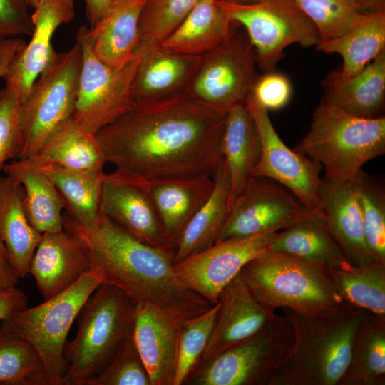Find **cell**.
Returning a JSON list of instances; mask_svg holds the SVG:
<instances>
[{
	"label": "cell",
	"mask_w": 385,
	"mask_h": 385,
	"mask_svg": "<svg viewBox=\"0 0 385 385\" xmlns=\"http://www.w3.org/2000/svg\"><path fill=\"white\" fill-rule=\"evenodd\" d=\"M225 118L185 90L135 101L96 138L106 163L147 179L212 175L222 160Z\"/></svg>",
	"instance_id": "1"
},
{
	"label": "cell",
	"mask_w": 385,
	"mask_h": 385,
	"mask_svg": "<svg viewBox=\"0 0 385 385\" xmlns=\"http://www.w3.org/2000/svg\"><path fill=\"white\" fill-rule=\"evenodd\" d=\"M63 225L86 243L106 283L121 289L135 304L153 305L180 321L215 305L180 281L173 250L140 241L102 214L96 225L85 226L63 213Z\"/></svg>",
	"instance_id": "2"
},
{
	"label": "cell",
	"mask_w": 385,
	"mask_h": 385,
	"mask_svg": "<svg viewBox=\"0 0 385 385\" xmlns=\"http://www.w3.org/2000/svg\"><path fill=\"white\" fill-rule=\"evenodd\" d=\"M281 310L292 325L293 342L286 361L270 385H338L366 310L346 305L315 317Z\"/></svg>",
	"instance_id": "3"
},
{
	"label": "cell",
	"mask_w": 385,
	"mask_h": 385,
	"mask_svg": "<svg viewBox=\"0 0 385 385\" xmlns=\"http://www.w3.org/2000/svg\"><path fill=\"white\" fill-rule=\"evenodd\" d=\"M240 274L256 299L273 311L285 308L315 317L346 306L327 267L291 254L267 250Z\"/></svg>",
	"instance_id": "4"
},
{
	"label": "cell",
	"mask_w": 385,
	"mask_h": 385,
	"mask_svg": "<svg viewBox=\"0 0 385 385\" xmlns=\"http://www.w3.org/2000/svg\"><path fill=\"white\" fill-rule=\"evenodd\" d=\"M293 150L320 164L323 179L351 181L365 163L385 153V117H356L321 101L309 130Z\"/></svg>",
	"instance_id": "5"
},
{
	"label": "cell",
	"mask_w": 385,
	"mask_h": 385,
	"mask_svg": "<svg viewBox=\"0 0 385 385\" xmlns=\"http://www.w3.org/2000/svg\"><path fill=\"white\" fill-rule=\"evenodd\" d=\"M136 304L119 287L103 283L80 309L78 331L64 349V385H85L111 361L133 334Z\"/></svg>",
	"instance_id": "6"
},
{
	"label": "cell",
	"mask_w": 385,
	"mask_h": 385,
	"mask_svg": "<svg viewBox=\"0 0 385 385\" xmlns=\"http://www.w3.org/2000/svg\"><path fill=\"white\" fill-rule=\"evenodd\" d=\"M103 283H106L105 276L96 266L63 292L2 320L0 333L28 342L38 354L55 385H64L68 333L87 298Z\"/></svg>",
	"instance_id": "7"
},
{
	"label": "cell",
	"mask_w": 385,
	"mask_h": 385,
	"mask_svg": "<svg viewBox=\"0 0 385 385\" xmlns=\"http://www.w3.org/2000/svg\"><path fill=\"white\" fill-rule=\"evenodd\" d=\"M292 342L288 318L276 312L252 336L200 361L183 384L270 385L286 361Z\"/></svg>",
	"instance_id": "8"
},
{
	"label": "cell",
	"mask_w": 385,
	"mask_h": 385,
	"mask_svg": "<svg viewBox=\"0 0 385 385\" xmlns=\"http://www.w3.org/2000/svg\"><path fill=\"white\" fill-rule=\"evenodd\" d=\"M81 65L82 50L76 39L68 51L56 53L35 81L22 104L19 158L34 156L53 129L72 116Z\"/></svg>",
	"instance_id": "9"
},
{
	"label": "cell",
	"mask_w": 385,
	"mask_h": 385,
	"mask_svg": "<svg viewBox=\"0 0 385 385\" xmlns=\"http://www.w3.org/2000/svg\"><path fill=\"white\" fill-rule=\"evenodd\" d=\"M216 1L245 30L255 51L257 68L264 73L275 71L284 49L289 45L308 48L319 42L315 25L294 0Z\"/></svg>",
	"instance_id": "10"
},
{
	"label": "cell",
	"mask_w": 385,
	"mask_h": 385,
	"mask_svg": "<svg viewBox=\"0 0 385 385\" xmlns=\"http://www.w3.org/2000/svg\"><path fill=\"white\" fill-rule=\"evenodd\" d=\"M240 25L223 44L202 56L186 91L222 113L245 103L260 77L256 53Z\"/></svg>",
	"instance_id": "11"
},
{
	"label": "cell",
	"mask_w": 385,
	"mask_h": 385,
	"mask_svg": "<svg viewBox=\"0 0 385 385\" xmlns=\"http://www.w3.org/2000/svg\"><path fill=\"white\" fill-rule=\"evenodd\" d=\"M76 39L82 50L78 90L72 115L73 120L91 134L109 125L134 103L132 85L143 46L121 68H113L98 60L86 41L82 26Z\"/></svg>",
	"instance_id": "12"
},
{
	"label": "cell",
	"mask_w": 385,
	"mask_h": 385,
	"mask_svg": "<svg viewBox=\"0 0 385 385\" xmlns=\"http://www.w3.org/2000/svg\"><path fill=\"white\" fill-rule=\"evenodd\" d=\"M308 210L292 192L279 183L267 178L252 177L231 200L217 242L279 232Z\"/></svg>",
	"instance_id": "13"
},
{
	"label": "cell",
	"mask_w": 385,
	"mask_h": 385,
	"mask_svg": "<svg viewBox=\"0 0 385 385\" xmlns=\"http://www.w3.org/2000/svg\"><path fill=\"white\" fill-rule=\"evenodd\" d=\"M262 146L253 177L273 180L292 192L309 210L317 211L322 167L288 148L279 138L268 111L250 93L245 99Z\"/></svg>",
	"instance_id": "14"
},
{
	"label": "cell",
	"mask_w": 385,
	"mask_h": 385,
	"mask_svg": "<svg viewBox=\"0 0 385 385\" xmlns=\"http://www.w3.org/2000/svg\"><path fill=\"white\" fill-rule=\"evenodd\" d=\"M278 232L232 237L175 264L180 281L210 303L218 302L225 287L250 261L267 250Z\"/></svg>",
	"instance_id": "15"
},
{
	"label": "cell",
	"mask_w": 385,
	"mask_h": 385,
	"mask_svg": "<svg viewBox=\"0 0 385 385\" xmlns=\"http://www.w3.org/2000/svg\"><path fill=\"white\" fill-rule=\"evenodd\" d=\"M101 212L140 241L168 247L147 178L118 168L105 173Z\"/></svg>",
	"instance_id": "16"
},
{
	"label": "cell",
	"mask_w": 385,
	"mask_h": 385,
	"mask_svg": "<svg viewBox=\"0 0 385 385\" xmlns=\"http://www.w3.org/2000/svg\"><path fill=\"white\" fill-rule=\"evenodd\" d=\"M73 0H39L31 14V38L10 63L3 76L6 87L22 104L35 81L56 55L52 38L56 29L74 18Z\"/></svg>",
	"instance_id": "17"
},
{
	"label": "cell",
	"mask_w": 385,
	"mask_h": 385,
	"mask_svg": "<svg viewBox=\"0 0 385 385\" xmlns=\"http://www.w3.org/2000/svg\"><path fill=\"white\" fill-rule=\"evenodd\" d=\"M96 267L84 240L66 230L43 233L29 274L47 300L66 290Z\"/></svg>",
	"instance_id": "18"
},
{
	"label": "cell",
	"mask_w": 385,
	"mask_h": 385,
	"mask_svg": "<svg viewBox=\"0 0 385 385\" xmlns=\"http://www.w3.org/2000/svg\"><path fill=\"white\" fill-rule=\"evenodd\" d=\"M183 322L153 305L136 304L133 335L151 385H174Z\"/></svg>",
	"instance_id": "19"
},
{
	"label": "cell",
	"mask_w": 385,
	"mask_h": 385,
	"mask_svg": "<svg viewBox=\"0 0 385 385\" xmlns=\"http://www.w3.org/2000/svg\"><path fill=\"white\" fill-rule=\"evenodd\" d=\"M218 312L201 360L255 334L275 314L255 297L240 272L222 290Z\"/></svg>",
	"instance_id": "20"
},
{
	"label": "cell",
	"mask_w": 385,
	"mask_h": 385,
	"mask_svg": "<svg viewBox=\"0 0 385 385\" xmlns=\"http://www.w3.org/2000/svg\"><path fill=\"white\" fill-rule=\"evenodd\" d=\"M317 212L352 265L376 261L366 242L361 205L353 180L334 183L322 178Z\"/></svg>",
	"instance_id": "21"
},
{
	"label": "cell",
	"mask_w": 385,
	"mask_h": 385,
	"mask_svg": "<svg viewBox=\"0 0 385 385\" xmlns=\"http://www.w3.org/2000/svg\"><path fill=\"white\" fill-rule=\"evenodd\" d=\"M148 183L165 245L174 251L185 226L210 195L214 186L212 175L148 179Z\"/></svg>",
	"instance_id": "22"
},
{
	"label": "cell",
	"mask_w": 385,
	"mask_h": 385,
	"mask_svg": "<svg viewBox=\"0 0 385 385\" xmlns=\"http://www.w3.org/2000/svg\"><path fill=\"white\" fill-rule=\"evenodd\" d=\"M146 0H113L92 27L82 26L84 37L96 57L113 68H121L139 47V21Z\"/></svg>",
	"instance_id": "23"
},
{
	"label": "cell",
	"mask_w": 385,
	"mask_h": 385,
	"mask_svg": "<svg viewBox=\"0 0 385 385\" xmlns=\"http://www.w3.org/2000/svg\"><path fill=\"white\" fill-rule=\"evenodd\" d=\"M322 84L324 102L356 117L384 116L385 51L357 74L344 77L338 69L332 71Z\"/></svg>",
	"instance_id": "24"
},
{
	"label": "cell",
	"mask_w": 385,
	"mask_h": 385,
	"mask_svg": "<svg viewBox=\"0 0 385 385\" xmlns=\"http://www.w3.org/2000/svg\"><path fill=\"white\" fill-rule=\"evenodd\" d=\"M238 26L216 0H200L174 31L157 45L170 53L202 56L225 43Z\"/></svg>",
	"instance_id": "25"
},
{
	"label": "cell",
	"mask_w": 385,
	"mask_h": 385,
	"mask_svg": "<svg viewBox=\"0 0 385 385\" xmlns=\"http://www.w3.org/2000/svg\"><path fill=\"white\" fill-rule=\"evenodd\" d=\"M142 46L132 85L134 101L163 98L186 90L202 56L170 53L158 45Z\"/></svg>",
	"instance_id": "26"
},
{
	"label": "cell",
	"mask_w": 385,
	"mask_h": 385,
	"mask_svg": "<svg viewBox=\"0 0 385 385\" xmlns=\"http://www.w3.org/2000/svg\"><path fill=\"white\" fill-rule=\"evenodd\" d=\"M212 178L214 186L210 195L188 222L175 244L174 265L217 242L230 202V180L223 159L216 167Z\"/></svg>",
	"instance_id": "27"
},
{
	"label": "cell",
	"mask_w": 385,
	"mask_h": 385,
	"mask_svg": "<svg viewBox=\"0 0 385 385\" xmlns=\"http://www.w3.org/2000/svg\"><path fill=\"white\" fill-rule=\"evenodd\" d=\"M23 187L27 217L40 233L63 230L64 206L56 186L46 173L29 158L7 163L2 169Z\"/></svg>",
	"instance_id": "28"
},
{
	"label": "cell",
	"mask_w": 385,
	"mask_h": 385,
	"mask_svg": "<svg viewBox=\"0 0 385 385\" xmlns=\"http://www.w3.org/2000/svg\"><path fill=\"white\" fill-rule=\"evenodd\" d=\"M267 250L302 257L319 263L328 270L352 265L329 232L319 212L311 210L293 224L278 232Z\"/></svg>",
	"instance_id": "29"
},
{
	"label": "cell",
	"mask_w": 385,
	"mask_h": 385,
	"mask_svg": "<svg viewBox=\"0 0 385 385\" xmlns=\"http://www.w3.org/2000/svg\"><path fill=\"white\" fill-rule=\"evenodd\" d=\"M261 151L260 138L245 104L233 106L226 113L221 142L230 180V201L253 177Z\"/></svg>",
	"instance_id": "30"
},
{
	"label": "cell",
	"mask_w": 385,
	"mask_h": 385,
	"mask_svg": "<svg viewBox=\"0 0 385 385\" xmlns=\"http://www.w3.org/2000/svg\"><path fill=\"white\" fill-rule=\"evenodd\" d=\"M42 234L30 223L23 187L9 176H0V240L6 245L21 278L29 265Z\"/></svg>",
	"instance_id": "31"
},
{
	"label": "cell",
	"mask_w": 385,
	"mask_h": 385,
	"mask_svg": "<svg viewBox=\"0 0 385 385\" xmlns=\"http://www.w3.org/2000/svg\"><path fill=\"white\" fill-rule=\"evenodd\" d=\"M316 48L343 58L339 73L353 76L385 51V9L360 12L349 30L343 35L319 42Z\"/></svg>",
	"instance_id": "32"
},
{
	"label": "cell",
	"mask_w": 385,
	"mask_h": 385,
	"mask_svg": "<svg viewBox=\"0 0 385 385\" xmlns=\"http://www.w3.org/2000/svg\"><path fill=\"white\" fill-rule=\"evenodd\" d=\"M29 158L37 165L53 163L85 171L103 170L106 163L96 135L88 132L72 116L58 125L36 154Z\"/></svg>",
	"instance_id": "33"
},
{
	"label": "cell",
	"mask_w": 385,
	"mask_h": 385,
	"mask_svg": "<svg viewBox=\"0 0 385 385\" xmlns=\"http://www.w3.org/2000/svg\"><path fill=\"white\" fill-rule=\"evenodd\" d=\"M38 166L56 186L69 217L85 226L98 222L103 170H78L53 163Z\"/></svg>",
	"instance_id": "34"
},
{
	"label": "cell",
	"mask_w": 385,
	"mask_h": 385,
	"mask_svg": "<svg viewBox=\"0 0 385 385\" xmlns=\"http://www.w3.org/2000/svg\"><path fill=\"white\" fill-rule=\"evenodd\" d=\"M385 315L366 311L357 327L348 367L338 385H384Z\"/></svg>",
	"instance_id": "35"
},
{
	"label": "cell",
	"mask_w": 385,
	"mask_h": 385,
	"mask_svg": "<svg viewBox=\"0 0 385 385\" xmlns=\"http://www.w3.org/2000/svg\"><path fill=\"white\" fill-rule=\"evenodd\" d=\"M329 272L346 305L385 315V262L351 265Z\"/></svg>",
	"instance_id": "36"
},
{
	"label": "cell",
	"mask_w": 385,
	"mask_h": 385,
	"mask_svg": "<svg viewBox=\"0 0 385 385\" xmlns=\"http://www.w3.org/2000/svg\"><path fill=\"white\" fill-rule=\"evenodd\" d=\"M0 385H55L34 348L26 340L0 333Z\"/></svg>",
	"instance_id": "37"
},
{
	"label": "cell",
	"mask_w": 385,
	"mask_h": 385,
	"mask_svg": "<svg viewBox=\"0 0 385 385\" xmlns=\"http://www.w3.org/2000/svg\"><path fill=\"white\" fill-rule=\"evenodd\" d=\"M362 214L367 247L376 261L385 262V194L381 186L361 170L353 180Z\"/></svg>",
	"instance_id": "38"
},
{
	"label": "cell",
	"mask_w": 385,
	"mask_h": 385,
	"mask_svg": "<svg viewBox=\"0 0 385 385\" xmlns=\"http://www.w3.org/2000/svg\"><path fill=\"white\" fill-rule=\"evenodd\" d=\"M200 1L146 0L139 21V47L158 44L174 31Z\"/></svg>",
	"instance_id": "39"
},
{
	"label": "cell",
	"mask_w": 385,
	"mask_h": 385,
	"mask_svg": "<svg viewBox=\"0 0 385 385\" xmlns=\"http://www.w3.org/2000/svg\"><path fill=\"white\" fill-rule=\"evenodd\" d=\"M218 308L217 303L206 312L182 322L174 385H183L200 361L210 339Z\"/></svg>",
	"instance_id": "40"
},
{
	"label": "cell",
	"mask_w": 385,
	"mask_h": 385,
	"mask_svg": "<svg viewBox=\"0 0 385 385\" xmlns=\"http://www.w3.org/2000/svg\"><path fill=\"white\" fill-rule=\"evenodd\" d=\"M315 25L319 42L347 32L361 12L351 0H294Z\"/></svg>",
	"instance_id": "41"
},
{
	"label": "cell",
	"mask_w": 385,
	"mask_h": 385,
	"mask_svg": "<svg viewBox=\"0 0 385 385\" xmlns=\"http://www.w3.org/2000/svg\"><path fill=\"white\" fill-rule=\"evenodd\" d=\"M85 385H151L133 334L122 342L108 365Z\"/></svg>",
	"instance_id": "42"
},
{
	"label": "cell",
	"mask_w": 385,
	"mask_h": 385,
	"mask_svg": "<svg viewBox=\"0 0 385 385\" xmlns=\"http://www.w3.org/2000/svg\"><path fill=\"white\" fill-rule=\"evenodd\" d=\"M22 103L8 87L0 90V172L9 160L19 159L23 147Z\"/></svg>",
	"instance_id": "43"
},
{
	"label": "cell",
	"mask_w": 385,
	"mask_h": 385,
	"mask_svg": "<svg viewBox=\"0 0 385 385\" xmlns=\"http://www.w3.org/2000/svg\"><path fill=\"white\" fill-rule=\"evenodd\" d=\"M267 111L284 107L292 96L289 78L275 71L260 76L251 92Z\"/></svg>",
	"instance_id": "44"
},
{
	"label": "cell",
	"mask_w": 385,
	"mask_h": 385,
	"mask_svg": "<svg viewBox=\"0 0 385 385\" xmlns=\"http://www.w3.org/2000/svg\"><path fill=\"white\" fill-rule=\"evenodd\" d=\"M26 0H0V43L31 35L34 26Z\"/></svg>",
	"instance_id": "45"
},
{
	"label": "cell",
	"mask_w": 385,
	"mask_h": 385,
	"mask_svg": "<svg viewBox=\"0 0 385 385\" xmlns=\"http://www.w3.org/2000/svg\"><path fill=\"white\" fill-rule=\"evenodd\" d=\"M27 307V296L16 287L0 291V321Z\"/></svg>",
	"instance_id": "46"
},
{
	"label": "cell",
	"mask_w": 385,
	"mask_h": 385,
	"mask_svg": "<svg viewBox=\"0 0 385 385\" xmlns=\"http://www.w3.org/2000/svg\"><path fill=\"white\" fill-rule=\"evenodd\" d=\"M20 278L6 245L0 240V291L16 287Z\"/></svg>",
	"instance_id": "47"
},
{
	"label": "cell",
	"mask_w": 385,
	"mask_h": 385,
	"mask_svg": "<svg viewBox=\"0 0 385 385\" xmlns=\"http://www.w3.org/2000/svg\"><path fill=\"white\" fill-rule=\"evenodd\" d=\"M26 43L19 38H9L0 43V78H3L10 63Z\"/></svg>",
	"instance_id": "48"
},
{
	"label": "cell",
	"mask_w": 385,
	"mask_h": 385,
	"mask_svg": "<svg viewBox=\"0 0 385 385\" xmlns=\"http://www.w3.org/2000/svg\"><path fill=\"white\" fill-rule=\"evenodd\" d=\"M86 15L89 28L93 26L103 16L113 0H84Z\"/></svg>",
	"instance_id": "49"
},
{
	"label": "cell",
	"mask_w": 385,
	"mask_h": 385,
	"mask_svg": "<svg viewBox=\"0 0 385 385\" xmlns=\"http://www.w3.org/2000/svg\"><path fill=\"white\" fill-rule=\"evenodd\" d=\"M361 12L385 9V0H351Z\"/></svg>",
	"instance_id": "50"
},
{
	"label": "cell",
	"mask_w": 385,
	"mask_h": 385,
	"mask_svg": "<svg viewBox=\"0 0 385 385\" xmlns=\"http://www.w3.org/2000/svg\"><path fill=\"white\" fill-rule=\"evenodd\" d=\"M26 1L29 7L34 9L37 6L39 0H26Z\"/></svg>",
	"instance_id": "51"
},
{
	"label": "cell",
	"mask_w": 385,
	"mask_h": 385,
	"mask_svg": "<svg viewBox=\"0 0 385 385\" xmlns=\"http://www.w3.org/2000/svg\"><path fill=\"white\" fill-rule=\"evenodd\" d=\"M222 1H233V2H239V3H253L259 0H222Z\"/></svg>",
	"instance_id": "52"
}]
</instances>
